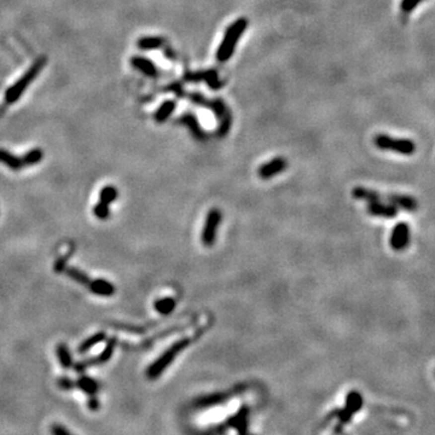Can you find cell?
<instances>
[{
  "label": "cell",
  "instance_id": "obj_1",
  "mask_svg": "<svg viewBox=\"0 0 435 435\" xmlns=\"http://www.w3.org/2000/svg\"><path fill=\"white\" fill-rule=\"evenodd\" d=\"M248 27V19L245 17L237 18L233 23H231L225 30V34L222 36V40L220 43L217 51L218 62L225 63L231 58V56L235 52L239 38L243 35Z\"/></svg>",
  "mask_w": 435,
  "mask_h": 435
},
{
  "label": "cell",
  "instance_id": "obj_2",
  "mask_svg": "<svg viewBox=\"0 0 435 435\" xmlns=\"http://www.w3.org/2000/svg\"><path fill=\"white\" fill-rule=\"evenodd\" d=\"M46 62L47 60L45 56L39 57L38 60L30 66V68L22 75L21 79H18L17 81L11 86V87L7 88L4 96L5 102H6L7 104H13V103H16L19 98H21L22 94H23L24 91L28 88V86L34 81L35 77L40 74L41 71H43Z\"/></svg>",
  "mask_w": 435,
  "mask_h": 435
},
{
  "label": "cell",
  "instance_id": "obj_3",
  "mask_svg": "<svg viewBox=\"0 0 435 435\" xmlns=\"http://www.w3.org/2000/svg\"><path fill=\"white\" fill-rule=\"evenodd\" d=\"M190 342H191L190 339L184 337V339L178 340V341H175L174 344L169 346V347L167 348V350L164 351V352L161 354V356L158 357L152 364H150L149 367H147L146 370L147 378H149V380H157V378L161 376V373H162L164 370L172 364L173 361L177 358L178 354L183 352V351L190 345Z\"/></svg>",
  "mask_w": 435,
  "mask_h": 435
},
{
  "label": "cell",
  "instance_id": "obj_4",
  "mask_svg": "<svg viewBox=\"0 0 435 435\" xmlns=\"http://www.w3.org/2000/svg\"><path fill=\"white\" fill-rule=\"evenodd\" d=\"M373 144L381 150H388L398 154L410 156L415 152L416 146L410 139H395L387 135H377L373 138Z\"/></svg>",
  "mask_w": 435,
  "mask_h": 435
},
{
  "label": "cell",
  "instance_id": "obj_5",
  "mask_svg": "<svg viewBox=\"0 0 435 435\" xmlns=\"http://www.w3.org/2000/svg\"><path fill=\"white\" fill-rule=\"evenodd\" d=\"M362 397L359 392L357 390H351L350 393L346 397V404L345 408L341 410H336L331 414V416H335L339 418V426H344L346 423L351 422L353 415L359 412L362 408Z\"/></svg>",
  "mask_w": 435,
  "mask_h": 435
},
{
  "label": "cell",
  "instance_id": "obj_6",
  "mask_svg": "<svg viewBox=\"0 0 435 435\" xmlns=\"http://www.w3.org/2000/svg\"><path fill=\"white\" fill-rule=\"evenodd\" d=\"M220 221H221V212L218 208H212L206 218L205 227H203L202 235H201V241H202L203 245L212 247L214 244Z\"/></svg>",
  "mask_w": 435,
  "mask_h": 435
},
{
  "label": "cell",
  "instance_id": "obj_7",
  "mask_svg": "<svg viewBox=\"0 0 435 435\" xmlns=\"http://www.w3.org/2000/svg\"><path fill=\"white\" fill-rule=\"evenodd\" d=\"M410 227L405 221H400L395 225L390 235V247L395 252H401L409 247Z\"/></svg>",
  "mask_w": 435,
  "mask_h": 435
},
{
  "label": "cell",
  "instance_id": "obj_8",
  "mask_svg": "<svg viewBox=\"0 0 435 435\" xmlns=\"http://www.w3.org/2000/svg\"><path fill=\"white\" fill-rule=\"evenodd\" d=\"M288 167V162L284 157H276L272 158L271 161H267L263 166L259 167L258 175L261 179H271V178L277 175L278 173L286 171Z\"/></svg>",
  "mask_w": 435,
  "mask_h": 435
},
{
  "label": "cell",
  "instance_id": "obj_9",
  "mask_svg": "<svg viewBox=\"0 0 435 435\" xmlns=\"http://www.w3.org/2000/svg\"><path fill=\"white\" fill-rule=\"evenodd\" d=\"M367 212L373 217L378 218H387V219H392L398 216V208L392 203H383L381 200L372 201V202H367Z\"/></svg>",
  "mask_w": 435,
  "mask_h": 435
},
{
  "label": "cell",
  "instance_id": "obj_10",
  "mask_svg": "<svg viewBox=\"0 0 435 435\" xmlns=\"http://www.w3.org/2000/svg\"><path fill=\"white\" fill-rule=\"evenodd\" d=\"M248 417H249V408L242 406L233 416H231L226 421V426L228 428H235L238 433H247L248 428Z\"/></svg>",
  "mask_w": 435,
  "mask_h": 435
},
{
  "label": "cell",
  "instance_id": "obj_11",
  "mask_svg": "<svg viewBox=\"0 0 435 435\" xmlns=\"http://www.w3.org/2000/svg\"><path fill=\"white\" fill-rule=\"evenodd\" d=\"M88 288H90V291L92 294L98 295V296H103V297L113 296L116 291L114 284L111 283V282L104 280V278L91 280L90 284H88Z\"/></svg>",
  "mask_w": 435,
  "mask_h": 435
},
{
  "label": "cell",
  "instance_id": "obj_12",
  "mask_svg": "<svg viewBox=\"0 0 435 435\" xmlns=\"http://www.w3.org/2000/svg\"><path fill=\"white\" fill-rule=\"evenodd\" d=\"M131 64H132L133 68L141 72H143V74L146 75L147 77L154 79V77L157 76L158 72L155 64L150 60H147V58L143 57V56H133V57L131 58Z\"/></svg>",
  "mask_w": 435,
  "mask_h": 435
},
{
  "label": "cell",
  "instance_id": "obj_13",
  "mask_svg": "<svg viewBox=\"0 0 435 435\" xmlns=\"http://www.w3.org/2000/svg\"><path fill=\"white\" fill-rule=\"evenodd\" d=\"M386 200L388 201V203H392L397 208H401L408 212H415L418 207L417 201L414 197L406 196V195H387Z\"/></svg>",
  "mask_w": 435,
  "mask_h": 435
},
{
  "label": "cell",
  "instance_id": "obj_14",
  "mask_svg": "<svg viewBox=\"0 0 435 435\" xmlns=\"http://www.w3.org/2000/svg\"><path fill=\"white\" fill-rule=\"evenodd\" d=\"M75 382H76V388L88 397L97 395V393L99 392V382L91 376L81 375Z\"/></svg>",
  "mask_w": 435,
  "mask_h": 435
},
{
  "label": "cell",
  "instance_id": "obj_15",
  "mask_svg": "<svg viewBox=\"0 0 435 435\" xmlns=\"http://www.w3.org/2000/svg\"><path fill=\"white\" fill-rule=\"evenodd\" d=\"M116 346H118V337L116 336L109 337V339L107 340V344H105L102 352H100L97 357H93L94 364L102 365V364H105V362H108L109 361H110L114 352H115Z\"/></svg>",
  "mask_w": 435,
  "mask_h": 435
},
{
  "label": "cell",
  "instance_id": "obj_16",
  "mask_svg": "<svg viewBox=\"0 0 435 435\" xmlns=\"http://www.w3.org/2000/svg\"><path fill=\"white\" fill-rule=\"evenodd\" d=\"M0 163H4L7 168L12 169V171H21L24 167L22 157H18V156L13 155L6 149H1V147H0Z\"/></svg>",
  "mask_w": 435,
  "mask_h": 435
},
{
  "label": "cell",
  "instance_id": "obj_17",
  "mask_svg": "<svg viewBox=\"0 0 435 435\" xmlns=\"http://www.w3.org/2000/svg\"><path fill=\"white\" fill-rule=\"evenodd\" d=\"M186 81H207L209 86H212V88H218L217 86L219 85L218 81V75L216 72L209 71V72H189L185 76Z\"/></svg>",
  "mask_w": 435,
  "mask_h": 435
},
{
  "label": "cell",
  "instance_id": "obj_18",
  "mask_svg": "<svg viewBox=\"0 0 435 435\" xmlns=\"http://www.w3.org/2000/svg\"><path fill=\"white\" fill-rule=\"evenodd\" d=\"M107 337L108 336L105 331H98V333L93 334V335H91L90 337L83 340L81 344L79 345V347H77V353L80 354L87 353L88 351L94 347V346H97L98 344H100V342L104 341V340H107Z\"/></svg>",
  "mask_w": 435,
  "mask_h": 435
},
{
  "label": "cell",
  "instance_id": "obj_19",
  "mask_svg": "<svg viewBox=\"0 0 435 435\" xmlns=\"http://www.w3.org/2000/svg\"><path fill=\"white\" fill-rule=\"evenodd\" d=\"M56 354H57V358L58 362H60L61 366H62L64 370L72 369L74 362H72V357L71 351H69L68 346L64 344H58L56 346Z\"/></svg>",
  "mask_w": 435,
  "mask_h": 435
},
{
  "label": "cell",
  "instance_id": "obj_20",
  "mask_svg": "<svg viewBox=\"0 0 435 435\" xmlns=\"http://www.w3.org/2000/svg\"><path fill=\"white\" fill-rule=\"evenodd\" d=\"M164 44V40L160 36H142L137 41V46L143 51H152L160 49Z\"/></svg>",
  "mask_w": 435,
  "mask_h": 435
},
{
  "label": "cell",
  "instance_id": "obj_21",
  "mask_svg": "<svg viewBox=\"0 0 435 435\" xmlns=\"http://www.w3.org/2000/svg\"><path fill=\"white\" fill-rule=\"evenodd\" d=\"M175 107H177V103L174 100H166V102H163L158 107L157 110H156L154 115L155 121L158 122V124H162V122L166 121L172 115L173 111L175 110Z\"/></svg>",
  "mask_w": 435,
  "mask_h": 435
},
{
  "label": "cell",
  "instance_id": "obj_22",
  "mask_svg": "<svg viewBox=\"0 0 435 435\" xmlns=\"http://www.w3.org/2000/svg\"><path fill=\"white\" fill-rule=\"evenodd\" d=\"M352 196L357 200H364L366 202H372V201H378L382 199L381 194L377 191L370 190V189L362 188V186H357L353 189Z\"/></svg>",
  "mask_w": 435,
  "mask_h": 435
},
{
  "label": "cell",
  "instance_id": "obj_23",
  "mask_svg": "<svg viewBox=\"0 0 435 435\" xmlns=\"http://www.w3.org/2000/svg\"><path fill=\"white\" fill-rule=\"evenodd\" d=\"M175 306H177V301L173 297H162V299L156 300L154 302V308L160 314H163V316L171 314L174 311Z\"/></svg>",
  "mask_w": 435,
  "mask_h": 435
},
{
  "label": "cell",
  "instance_id": "obj_24",
  "mask_svg": "<svg viewBox=\"0 0 435 435\" xmlns=\"http://www.w3.org/2000/svg\"><path fill=\"white\" fill-rule=\"evenodd\" d=\"M64 272H66V275L68 276L69 278H72V281L81 284L83 287H88V284H90L91 282L90 276H88L87 273L81 271L80 269H77V267H72V266L67 267V269L64 270Z\"/></svg>",
  "mask_w": 435,
  "mask_h": 435
},
{
  "label": "cell",
  "instance_id": "obj_25",
  "mask_svg": "<svg viewBox=\"0 0 435 435\" xmlns=\"http://www.w3.org/2000/svg\"><path fill=\"white\" fill-rule=\"evenodd\" d=\"M44 158V151L40 147H34V149L29 150L26 154L22 156V161H23L24 166H34V164L41 162Z\"/></svg>",
  "mask_w": 435,
  "mask_h": 435
},
{
  "label": "cell",
  "instance_id": "obj_26",
  "mask_svg": "<svg viewBox=\"0 0 435 435\" xmlns=\"http://www.w3.org/2000/svg\"><path fill=\"white\" fill-rule=\"evenodd\" d=\"M119 197V191L115 186H104L99 192V201L100 202H104L107 205H110L114 201L118 200Z\"/></svg>",
  "mask_w": 435,
  "mask_h": 435
},
{
  "label": "cell",
  "instance_id": "obj_27",
  "mask_svg": "<svg viewBox=\"0 0 435 435\" xmlns=\"http://www.w3.org/2000/svg\"><path fill=\"white\" fill-rule=\"evenodd\" d=\"M181 122L183 124H185L186 126H188L189 130L191 131L192 133H194L195 137L196 138H203L202 136V130H201L199 122H197L196 118H195V115H191V114H188V115H184L183 118H181Z\"/></svg>",
  "mask_w": 435,
  "mask_h": 435
},
{
  "label": "cell",
  "instance_id": "obj_28",
  "mask_svg": "<svg viewBox=\"0 0 435 435\" xmlns=\"http://www.w3.org/2000/svg\"><path fill=\"white\" fill-rule=\"evenodd\" d=\"M93 214L94 217L98 218L99 220H107L109 217H110V208H109V205L104 202H99L97 203L96 206L93 207Z\"/></svg>",
  "mask_w": 435,
  "mask_h": 435
},
{
  "label": "cell",
  "instance_id": "obj_29",
  "mask_svg": "<svg viewBox=\"0 0 435 435\" xmlns=\"http://www.w3.org/2000/svg\"><path fill=\"white\" fill-rule=\"evenodd\" d=\"M94 365H96L94 364V358L93 357H90V358L82 359V361H79L77 362H75V364H72V369L76 373H82L85 372L88 367L94 366Z\"/></svg>",
  "mask_w": 435,
  "mask_h": 435
},
{
  "label": "cell",
  "instance_id": "obj_30",
  "mask_svg": "<svg viewBox=\"0 0 435 435\" xmlns=\"http://www.w3.org/2000/svg\"><path fill=\"white\" fill-rule=\"evenodd\" d=\"M57 386L58 388L62 390H72L76 388V382L72 380L68 376H62L57 380Z\"/></svg>",
  "mask_w": 435,
  "mask_h": 435
},
{
  "label": "cell",
  "instance_id": "obj_31",
  "mask_svg": "<svg viewBox=\"0 0 435 435\" xmlns=\"http://www.w3.org/2000/svg\"><path fill=\"white\" fill-rule=\"evenodd\" d=\"M423 0H403L400 4V9L404 13H410L415 7L422 2Z\"/></svg>",
  "mask_w": 435,
  "mask_h": 435
},
{
  "label": "cell",
  "instance_id": "obj_32",
  "mask_svg": "<svg viewBox=\"0 0 435 435\" xmlns=\"http://www.w3.org/2000/svg\"><path fill=\"white\" fill-rule=\"evenodd\" d=\"M69 258H71V254H66V255L62 256V258H60L57 261H56L55 267H54L56 273L64 272V270L67 269V265H66L67 260H68Z\"/></svg>",
  "mask_w": 435,
  "mask_h": 435
},
{
  "label": "cell",
  "instance_id": "obj_33",
  "mask_svg": "<svg viewBox=\"0 0 435 435\" xmlns=\"http://www.w3.org/2000/svg\"><path fill=\"white\" fill-rule=\"evenodd\" d=\"M51 433L55 435H71V431L66 428L62 425H54L51 427Z\"/></svg>",
  "mask_w": 435,
  "mask_h": 435
},
{
  "label": "cell",
  "instance_id": "obj_34",
  "mask_svg": "<svg viewBox=\"0 0 435 435\" xmlns=\"http://www.w3.org/2000/svg\"><path fill=\"white\" fill-rule=\"evenodd\" d=\"M100 406L99 403V399L96 397V395H92V397L88 398L87 400V408L91 410V411H98Z\"/></svg>",
  "mask_w": 435,
  "mask_h": 435
}]
</instances>
